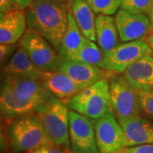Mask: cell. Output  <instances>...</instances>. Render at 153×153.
<instances>
[{"mask_svg":"<svg viewBox=\"0 0 153 153\" xmlns=\"http://www.w3.org/2000/svg\"><path fill=\"white\" fill-rule=\"evenodd\" d=\"M71 1H72V0H71Z\"/></svg>","mask_w":153,"mask_h":153,"instance_id":"836d02e7","label":"cell"},{"mask_svg":"<svg viewBox=\"0 0 153 153\" xmlns=\"http://www.w3.org/2000/svg\"><path fill=\"white\" fill-rule=\"evenodd\" d=\"M2 83H4L19 100L34 105L38 106V109L53 95L41 81L37 79L4 75Z\"/></svg>","mask_w":153,"mask_h":153,"instance_id":"30bf717a","label":"cell"},{"mask_svg":"<svg viewBox=\"0 0 153 153\" xmlns=\"http://www.w3.org/2000/svg\"><path fill=\"white\" fill-rule=\"evenodd\" d=\"M100 153H114L127 146V138L112 111L93 121Z\"/></svg>","mask_w":153,"mask_h":153,"instance_id":"ba28073f","label":"cell"},{"mask_svg":"<svg viewBox=\"0 0 153 153\" xmlns=\"http://www.w3.org/2000/svg\"><path fill=\"white\" fill-rule=\"evenodd\" d=\"M123 76L137 91H153V54L137 60L126 69Z\"/></svg>","mask_w":153,"mask_h":153,"instance_id":"2e32d148","label":"cell"},{"mask_svg":"<svg viewBox=\"0 0 153 153\" xmlns=\"http://www.w3.org/2000/svg\"><path fill=\"white\" fill-rule=\"evenodd\" d=\"M27 15L24 10L0 16V44H16L27 32Z\"/></svg>","mask_w":153,"mask_h":153,"instance_id":"5bb4252c","label":"cell"},{"mask_svg":"<svg viewBox=\"0 0 153 153\" xmlns=\"http://www.w3.org/2000/svg\"><path fill=\"white\" fill-rule=\"evenodd\" d=\"M3 72L4 75L39 80L43 71L35 66L25 49L18 44L15 53L4 64Z\"/></svg>","mask_w":153,"mask_h":153,"instance_id":"e0dca14e","label":"cell"},{"mask_svg":"<svg viewBox=\"0 0 153 153\" xmlns=\"http://www.w3.org/2000/svg\"><path fill=\"white\" fill-rule=\"evenodd\" d=\"M148 16H149V19H150V21H151V24H152V31H153V6H152V8L151 9L150 12H149V14H148Z\"/></svg>","mask_w":153,"mask_h":153,"instance_id":"1f68e13d","label":"cell"},{"mask_svg":"<svg viewBox=\"0 0 153 153\" xmlns=\"http://www.w3.org/2000/svg\"><path fill=\"white\" fill-rule=\"evenodd\" d=\"M84 38L70 10L68 12L67 29L59 49V53L62 58L64 60H71L82 47Z\"/></svg>","mask_w":153,"mask_h":153,"instance_id":"44dd1931","label":"cell"},{"mask_svg":"<svg viewBox=\"0 0 153 153\" xmlns=\"http://www.w3.org/2000/svg\"><path fill=\"white\" fill-rule=\"evenodd\" d=\"M17 46L16 44H1L0 45V60L1 65H4L8 60L10 59V55L15 53Z\"/></svg>","mask_w":153,"mask_h":153,"instance_id":"83f0119b","label":"cell"},{"mask_svg":"<svg viewBox=\"0 0 153 153\" xmlns=\"http://www.w3.org/2000/svg\"><path fill=\"white\" fill-rule=\"evenodd\" d=\"M96 41L100 49L105 54L118 44V31L115 18L106 15H98L95 18Z\"/></svg>","mask_w":153,"mask_h":153,"instance_id":"d6986e66","label":"cell"},{"mask_svg":"<svg viewBox=\"0 0 153 153\" xmlns=\"http://www.w3.org/2000/svg\"><path fill=\"white\" fill-rule=\"evenodd\" d=\"M68 12L66 4L33 0L26 10L27 27L39 33L59 51L67 29Z\"/></svg>","mask_w":153,"mask_h":153,"instance_id":"6da1fadb","label":"cell"},{"mask_svg":"<svg viewBox=\"0 0 153 153\" xmlns=\"http://www.w3.org/2000/svg\"><path fill=\"white\" fill-rule=\"evenodd\" d=\"M111 111L118 120L141 115L138 91L128 82L123 74L108 76Z\"/></svg>","mask_w":153,"mask_h":153,"instance_id":"8992f818","label":"cell"},{"mask_svg":"<svg viewBox=\"0 0 153 153\" xmlns=\"http://www.w3.org/2000/svg\"><path fill=\"white\" fill-rule=\"evenodd\" d=\"M92 10L98 15L112 16L121 7L120 0H86Z\"/></svg>","mask_w":153,"mask_h":153,"instance_id":"603a6c76","label":"cell"},{"mask_svg":"<svg viewBox=\"0 0 153 153\" xmlns=\"http://www.w3.org/2000/svg\"><path fill=\"white\" fill-rule=\"evenodd\" d=\"M0 109L2 118L11 121L24 115L36 112L38 110V106L22 102L21 100L16 98L10 89L4 83H2L0 95Z\"/></svg>","mask_w":153,"mask_h":153,"instance_id":"ac0fdd59","label":"cell"},{"mask_svg":"<svg viewBox=\"0 0 153 153\" xmlns=\"http://www.w3.org/2000/svg\"><path fill=\"white\" fill-rule=\"evenodd\" d=\"M121 9L134 14L148 15L153 6V0H120Z\"/></svg>","mask_w":153,"mask_h":153,"instance_id":"cb8c5ba5","label":"cell"},{"mask_svg":"<svg viewBox=\"0 0 153 153\" xmlns=\"http://www.w3.org/2000/svg\"><path fill=\"white\" fill-rule=\"evenodd\" d=\"M72 111L95 121L111 111L108 78L105 77L84 88L66 103Z\"/></svg>","mask_w":153,"mask_h":153,"instance_id":"3957f363","label":"cell"},{"mask_svg":"<svg viewBox=\"0 0 153 153\" xmlns=\"http://www.w3.org/2000/svg\"><path fill=\"white\" fill-rule=\"evenodd\" d=\"M118 121L125 133L127 146L153 144V121L142 115Z\"/></svg>","mask_w":153,"mask_h":153,"instance_id":"9a60e30c","label":"cell"},{"mask_svg":"<svg viewBox=\"0 0 153 153\" xmlns=\"http://www.w3.org/2000/svg\"><path fill=\"white\" fill-rule=\"evenodd\" d=\"M69 142L73 153H100L93 121L72 110L69 111Z\"/></svg>","mask_w":153,"mask_h":153,"instance_id":"9c48e42d","label":"cell"},{"mask_svg":"<svg viewBox=\"0 0 153 153\" xmlns=\"http://www.w3.org/2000/svg\"><path fill=\"white\" fill-rule=\"evenodd\" d=\"M29 153H73L69 148L56 146L54 143H49Z\"/></svg>","mask_w":153,"mask_h":153,"instance_id":"4316f807","label":"cell"},{"mask_svg":"<svg viewBox=\"0 0 153 153\" xmlns=\"http://www.w3.org/2000/svg\"><path fill=\"white\" fill-rule=\"evenodd\" d=\"M59 71L71 77L84 89L106 76V71L100 66L75 60H64Z\"/></svg>","mask_w":153,"mask_h":153,"instance_id":"7c38bea8","label":"cell"},{"mask_svg":"<svg viewBox=\"0 0 153 153\" xmlns=\"http://www.w3.org/2000/svg\"><path fill=\"white\" fill-rule=\"evenodd\" d=\"M104 54L93 41L84 38L82 47L71 60H78L101 68Z\"/></svg>","mask_w":153,"mask_h":153,"instance_id":"7402d4cb","label":"cell"},{"mask_svg":"<svg viewBox=\"0 0 153 153\" xmlns=\"http://www.w3.org/2000/svg\"><path fill=\"white\" fill-rule=\"evenodd\" d=\"M69 111L65 101L51 95L40 105L36 113L40 117L52 142L70 149Z\"/></svg>","mask_w":153,"mask_h":153,"instance_id":"277c9868","label":"cell"},{"mask_svg":"<svg viewBox=\"0 0 153 153\" xmlns=\"http://www.w3.org/2000/svg\"><path fill=\"white\" fill-rule=\"evenodd\" d=\"M150 54L153 50L145 39L124 42L104 54L101 69L107 73L123 74L128 67Z\"/></svg>","mask_w":153,"mask_h":153,"instance_id":"52a82bcc","label":"cell"},{"mask_svg":"<svg viewBox=\"0 0 153 153\" xmlns=\"http://www.w3.org/2000/svg\"><path fill=\"white\" fill-rule=\"evenodd\" d=\"M7 138L14 153H29L53 143L38 113L24 115L10 121Z\"/></svg>","mask_w":153,"mask_h":153,"instance_id":"7a4b0ae2","label":"cell"},{"mask_svg":"<svg viewBox=\"0 0 153 153\" xmlns=\"http://www.w3.org/2000/svg\"><path fill=\"white\" fill-rule=\"evenodd\" d=\"M141 115L153 118V91L141 90L138 91Z\"/></svg>","mask_w":153,"mask_h":153,"instance_id":"d4e9b609","label":"cell"},{"mask_svg":"<svg viewBox=\"0 0 153 153\" xmlns=\"http://www.w3.org/2000/svg\"><path fill=\"white\" fill-rule=\"evenodd\" d=\"M115 22L123 42L145 39L153 33L151 21L146 14H134L120 9L116 14Z\"/></svg>","mask_w":153,"mask_h":153,"instance_id":"8fae6325","label":"cell"},{"mask_svg":"<svg viewBox=\"0 0 153 153\" xmlns=\"http://www.w3.org/2000/svg\"><path fill=\"white\" fill-rule=\"evenodd\" d=\"M114 153H153V144H144L126 146Z\"/></svg>","mask_w":153,"mask_h":153,"instance_id":"484cf974","label":"cell"},{"mask_svg":"<svg viewBox=\"0 0 153 153\" xmlns=\"http://www.w3.org/2000/svg\"><path fill=\"white\" fill-rule=\"evenodd\" d=\"M145 40L146 41V43L149 44V46L152 48L153 50V33H152L150 35H148L146 38H145Z\"/></svg>","mask_w":153,"mask_h":153,"instance_id":"4dcf8cb0","label":"cell"},{"mask_svg":"<svg viewBox=\"0 0 153 153\" xmlns=\"http://www.w3.org/2000/svg\"><path fill=\"white\" fill-rule=\"evenodd\" d=\"M50 1H54V2H58V3H63V4H66L68 1L70 0H50Z\"/></svg>","mask_w":153,"mask_h":153,"instance_id":"d6a6232c","label":"cell"},{"mask_svg":"<svg viewBox=\"0 0 153 153\" xmlns=\"http://www.w3.org/2000/svg\"><path fill=\"white\" fill-rule=\"evenodd\" d=\"M29 58L42 71H59L64 59L59 51L39 33L28 28L19 41Z\"/></svg>","mask_w":153,"mask_h":153,"instance_id":"5b68a950","label":"cell"},{"mask_svg":"<svg viewBox=\"0 0 153 153\" xmlns=\"http://www.w3.org/2000/svg\"><path fill=\"white\" fill-rule=\"evenodd\" d=\"M39 80L54 96L66 103L83 90L68 75L60 71H43Z\"/></svg>","mask_w":153,"mask_h":153,"instance_id":"4fadbf2b","label":"cell"},{"mask_svg":"<svg viewBox=\"0 0 153 153\" xmlns=\"http://www.w3.org/2000/svg\"><path fill=\"white\" fill-rule=\"evenodd\" d=\"M71 11L82 35L91 41H96L94 12L86 0H72Z\"/></svg>","mask_w":153,"mask_h":153,"instance_id":"ffe728a7","label":"cell"},{"mask_svg":"<svg viewBox=\"0 0 153 153\" xmlns=\"http://www.w3.org/2000/svg\"><path fill=\"white\" fill-rule=\"evenodd\" d=\"M23 10L15 0H0V12L6 14L11 11Z\"/></svg>","mask_w":153,"mask_h":153,"instance_id":"f1b7e54d","label":"cell"},{"mask_svg":"<svg viewBox=\"0 0 153 153\" xmlns=\"http://www.w3.org/2000/svg\"><path fill=\"white\" fill-rule=\"evenodd\" d=\"M15 1L22 7L23 10L28 9L31 5V4L33 3V0H15Z\"/></svg>","mask_w":153,"mask_h":153,"instance_id":"f546056e","label":"cell"}]
</instances>
